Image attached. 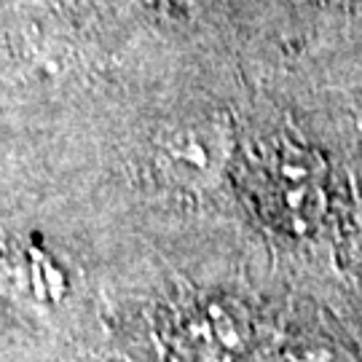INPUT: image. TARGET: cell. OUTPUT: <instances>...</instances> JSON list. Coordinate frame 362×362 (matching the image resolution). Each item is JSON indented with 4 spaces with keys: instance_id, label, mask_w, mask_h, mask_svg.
I'll return each mask as SVG.
<instances>
[{
    "instance_id": "obj_1",
    "label": "cell",
    "mask_w": 362,
    "mask_h": 362,
    "mask_svg": "<svg viewBox=\"0 0 362 362\" xmlns=\"http://www.w3.org/2000/svg\"><path fill=\"white\" fill-rule=\"evenodd\" d=\"M233 151L231 127L220 118H191L169 127L153 151L158 175L180 188H204L223 175Z\"/></svg>"
}]
</instances>
